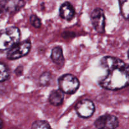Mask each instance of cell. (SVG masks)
I'll return each instance as SVG.
<instances>
[{"label":"cell","instance_id":"obj_1","mask_svg":"<svg viewBox=\"0 0 129 129\" xmlns=\"http://www.w3.org/2000/svg\"><path fill=\"white\" fill-rule=\"evenodd\" d=\"M106 75L100 78L99 84L107 90H118L129 86V65L111 56L103 57L100 60Z\"/></svg>","mask_w":129,"mask_h":129},{"label":"cell","instance_id":"obj_2","mask_svg":"<svg viewBox=\"0 0 129 129\" xmlns=\"http://www.w3.org/2000/svg\"><path fill=\"white\" fill-rule=\"evenodd\" d=\"M20 31L16 26H10L0 31V50L10 49L19 42Z\"/></svg>","mask_w":129,"mask_h":129},{"label":"cell","instance_id":"obj_3","mask_svg":"<svg viewBox=\"0 0 129 129\" xmlns=\"http://www.w3.org/2000/svg\"><path fill=\"white\" fill-rule=\"evenodd\" d=\"M58 86L61 91L65 94H72L75 93L80 86L78 78L71 74L61 76L58 79Z\"/></svg>","mask_w":129,"mask_h":129},{"label":"cell","instance_id":"obj_4","mask_svg":"<svg viewBox=\"0 0 129 129\" xmlns=\"http://www.w3.org/2000/svg\"><path fill=\"white\" fill-rule=\"evenodd\" d=\"M31 49V43L29 40L18 43L10 49L7 54L9 60H15L27 55Z\"/></svg>","mask_w":129,"mask_h":129},{"label":"cell","instance_id":"obj_5","mask_svg":"<svg viewBox=\"0 0 129 129\" xmlns=\"http://www.w3.org/2000/svg\"><path fill=\"white\" fill-rule=\"evenodd\" d=\"M91 20L92 26L97 32L99 34L105 32L106 18L102 9L96 8L94 10L91 15Z\"/></svg>","mask_w":129,"mask_h":129},{"label":"cell","instance_id":"obj_6","mask_svg":"<svg viewBox=\"0 0 129 129\" xmlns=\"http://www.w3.org/2000/svg\"><path fill=\"white\" fill-rule=\"evenodd\" d=\"M94 125L97 129H115L119 125L118 119L113 115H104L96 119Z\"/></svg>","mask_w":129,"mask_h":129},{"label":"cell","instance_id":"obj_7","mask_svg":"<svg viewBox=\"0 0 129 129\" xmlns=\"http://www.w3.org/2000/svg\"><path fill=\"white\" fill-rule=\"evenodd\" d=\"M75 110L79 117L84 118H89L94 113L95 106L90 100H82L76 105Z\"/></svg>","mask_w":129,"mask_h":129},{"label":"cell","instance_id":"obj_8","mask_svg":"<svg viewBox=\"0 0 129 129\" xmlns=\"http://www.w3.org/2000/svg\"><path fill=\"white\" fill-rule=\"evenodd\" d=\"M24 5V0H0V14L15 13Z\"/></svg>","mask_w":129,"mask_h":129},{"label":"cell","instance_id":"obj_9","mask_svg":"<svg viewBox=\"0 0 129 129\" xmlns=\"http://www.w3.org/2000/svg\"><path fill=\"white\" fill-rule=\"evenodd\" d=\"M75 11L73 6L69 2L63 3L59 8V16L66 20H71L75 16Z\"/></svg>","mask_w":129,"mask_h":129},{"label":"cell","instance_id":"obj_10","mask_svg":"<svg viewBox=\"0 0 129 129\" xmlns=\"http://www.w3.org/2000/svg\"><path fill=\"white\" fill-rule=\"evenodd\" d=\"M51 58L54 63L59 66L62 67L64 65V58L63 56V50L61 47L57 46L53 48L51 52Z\"/></svg>","mask_w":129,"mask_h":129},{"label":"cell","instance_id":"obj_11","mask_svg":"<svg viewBox=\"0 0 129 129\" xmlns=\"http://www.w3.org/2000/svg\"><path fill=\"white\" fill-rule=\"evenodd\" d=\"M64 100V93L60 89L53 90L49 96V102L54 106H59L63 103Z\"/></svg>","mask_w":129,"mask_h":129},{"label":"cell","instance_id":"obj_12","mask_svg":"<svg viewBox=\"0 0 129 129\" xmlns=\"http://www.w3.org/2000/svg\"><path fill=\"white\" fill-rule=\"evenodd\" d=\"M120 11L125 19H129V0H120Z\"/></svg>","mask_w":129,"mask_h":129},{"label":"cell","instance_id":"obj_13","mask_svg":"<svg viewBox=\"0 0 129 129\" xmlns=\"http://www.w3.org/2000/svg\"><path fill=\"white\" fill-rule=\"evenodd\" d=\"M52 81L51 74L49 72H45L41 74L39 78V83L43 86H48L50 85Z\"/></svg>","mask_w":129,"mask_h":129},{"label":"cell","instance_id":"obj_14","mask_svg":"<svg viewBox=\"0 0 129 129\" xmlns=\"http://www.w3.org/2000/svg\"><path fill=\"white\" fill-rule=\"evenodd\" d=\"M31 129H52V128L46 121L37 120L32 123Z\"/></svg>","mask_w":129,"mask_h":129},{"label":"cell","instance_id":"obj_15","mask_svg":"<svg viewBox=\"0 0 129 129\" xmlns=\"http://www.w3.org/2000/svg\"><path fill=\"white\" fill-rule=\"evenodd\" d=\"M9 77V73L6 66L0 62V82L6 81Z\"/></svg>","mask_w":129,"mask_h":129},{"label":"cell","instance_id":"obj_16","mask_svg":"<svg viewBox=\"0 0 129 129\" xmlns=\"http://www.w3.org/2000/svg\"><path fill=\"white\" fill-rule=\"evenodd\" d=\"M30 23L33 26L36 28H39L41 26V20L35 15H32L30 17Z\"/></svg>","mask_w":129,"mask_h":129},{"label":"cell","instance_id":"obj_17","mask_svg":"<svg viewBox=\"0 0 129 129\" xmlns=\"http://www.w3.org/2000/svg\"><path fill=\"white\" fill-rule=\"evenodd\" d=\"M22 72H23V68L22 66L18 67V68H16V70H15V73H16L17 76L21 75V74H22Z\"/></svg>","mask_w":129,"mask_h":129},{"label":"cell","instance_id":"obj_18","mask_svg":"<svg viewBox=\"0 0 129 129\" xmlns=\"http://www.w3.org/2000/svg\"><path fill=\"white\" fill-rule=\"evenodd\" d=\"M3 127V121L1 118H0V129H2Z\"/></svg>","mask_w":129,"mask_h":129},{"label":"cell","instance_id":"obj_19","mask_svg":"<svg viewBox=\"0 0 129 129\" xmlns=\"http://www.w3.org/2000/svg\"><path fill=\"white\" fill-rule=\"evenodd\" d=\"M127 54H128V59H129V50H128V52H127Z\"/></svg>","mask_w":129,"mask_h":129}]
</instances>
